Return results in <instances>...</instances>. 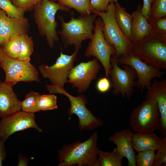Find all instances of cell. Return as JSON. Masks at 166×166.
Returning <instances> with one entry per match:
<instances>
[{"label": "cell", "mask_w": 166, "mask_h": 166, "mask_svg": "<svg viewBox=\"0 0 166 166\" xmlns=\"http://www.w3.org/2000/svg\"><path fill=\"white\" fill-rule=\"evenodd\" d=\"M119 65H128L135 71L137 75L136 86L141 92L150 86L153 79H162L164 71L143 61L132 51L118 57Z\"/></svg>", "instance_id": "obj_12"}, {"label": "cell", "mask_w": 166, "mask_h": 166, "mask_svg": "<svg viewBox=\"0 0 166 166\" xmlns=\"http://www.w3.org/2000/svg\"><path fill=\"white\" fill-rule=\"evenodd\" d=\"M142 7L141 4L139 3L136 9L131 14L132 26L130 41L133 44L140 42L152 32L151 24L142 14Z\"/></svg>", "instance_id": "obj_18"}, {"label": "cell", "mask_w": 166, "mask_h": 166, "mask_svg": "<svg viewBox=\"0 0 166 166\" xmlns=\"http://www.w3.org/2000/svg\"><path fill=\"white\" fill-rule=\"evenodd\" d=\"M118 57L116 54L112 56L110 59L112 68L109 74L113 88L112 93L123 98L129 99L132 96L134 88L136 86V73L130 66L122 65L120 68L118 63Z\"/></svg>", "instance_id": "obj_10"}, {"label": "cell", "mask_w": 166, "mask_h": 166, "mask_svg": "<svg viewBox=\"0 0 166 166\" xmlns=\"http://www.w3.org/2000/svg\"><path fill=\"white\" fill-rule=\"evenodd\" d=\"M30 26L25 17L10 18L0 9V44L2 46L13 36L27 34Z\"/></svg>", "instance_id": "obj_15"}, {"label": "cell", "mask_w": 166, "mask_h": 166, "mask_svg": "<svg viewBox=\"0 0 166 166\" xmlns=\"http://www.w3.org/2000/svg\"><path fill=\"white\" fill-rule=\"evenodd\" d=\"M40 110L46 111L57 109V96L54 94L41 95L38 102Z\"/></svg>", "instance_id": "obj_29"}, {"label": "cell", "mask_w": 166, "mask_h": 166, "mask_svg": "<svg viewBox=\"0 0 166 166\" xmlns=\"http://www.w3.org/2000/svg\"><path fill=\"white\" fill-rule=\"evenodd\" d=\"M153 0H143V3L141 9L142 14L148 19L149 18L151 8Z\"/></svg>", "instance_id": "obj_36"}, {"label": "cell", "mask_w": 166, "mask_h": 166, "mask_svg": "<svg viewBox=\"0 0 166 166\" xmlns=\"http://www.w3.org/2000/svg\"><path fill=\"white\" fill-rule=\"evenodd\" d=\"M2 53H3V52L2 50V49L1 48H0V60H1Z\"/></svg>", "instance_id": "obj_39"}, {"label": "cell", "mask_w": 166, "mask_h": 166, "mask_svg": "<svg viewBox=\"0 0 166 166\" xmlns=\"http://www.w3.org/2000/svg\"><path fill=\"white\" fill-rule=\"evenodd\" d=\"M144 101L131 112L129 124L135 132L153 133L159 130L160 115L157 104L150 86Z\"/></svg>", "instance_id": "obj_2"}, {"label": "cell", "mask_w": 166, "mask_h": 166, "mask_svg": "<svg viewBox=\"0 0 166 166\" xmlns=\"http://www.w3.org/2000/svg\"><path fill=\"white\" fill-rule=\"evenodd\" d=\"M115 5V16L117 22L120 29L129 40L132 26V16L117 2Z\"/></svg>", "instance_id": "obj_21"}, {"label": "cell", "mask_w": 166, "mask_h": 166, "mask_svg": "<svg viewBox=\"0 0 166 166\" xmlns=\"http://www.w3.org/2000/svg\"><path fill=\"white\" fill-rule=\"evenodd\" d=\"M41 95L38 92L34 91L30 92L25 96L24 99L21 101V110L34 114L40 111L38 102Z\"/></svg>", "instance_id": "obj_24"}, {"label": "cell", "mask_w": 166, "mask_h": 166, "mask_svg": "<svg viewBox=\"0 0 166 166\" xmlns=\"http://www.w3.org/2000/svg\"><path fill=\"white\" fill-rule=\"evenodd\" d=\"M94 24V32L85 55L86 57L93 56L97 58L104 67L105 76L109 77L112 68L110 59L112 56L116 54V50L104 37L102 32L104 23L102 19L96 18Z\"/></svg>", "instance_id": "obj_9"}, {"label": "cell", "mask_w": 166, "mask_h": 166, "mask_svg": "<svg viewBox=\"0 0 166 166\" xmlns=\"http://www.w3.org/2000/svg\"><path fill=\"white\" fill-rule=\"evenodd\" d=\"M20 35H16L9 39L2 45V52L12 58L18 59L20 49Z\"/></svg>", "instance_id": "obj_26"}, {"label": "cell", "mask_w": 166, "mask_h": 166, "mask_svg": "<svg viewBox=\"0 0 166 166\" xmlns=\"http://www.w3.org/2000/svg\"><path fill=\"white\" fill-rule=\"evenodd\" d=\"M96 88L99 92L104 93L108 92L112 87L111 80L105 76L99 78L96 84Z\"/></svg>", "instance_id": "obj_35"}, {"label": "cell", "mask_w": 166, "mask_h": 166, "mask_svg": "<svg viewBox=\"0 0 166 166\" xmlns=\"http://www.w3.org/2000/svg\"><path fill=\"white\" fill-rule=\"evenodd\" d=\"M0 9L10 18H20L24 17L25 12L15 6L10 0H0Z\"/></svg>", "instance_id": "obj_28"}, {"label": "cell", "mask_w": 166, "mask_h": 166, "mask_svg": "<svg viewBox=\"0 0 166 166\" xmlns=\"http://www.w3.org/2000/svg\"><path fill=\"white\" fill-rule=\"evenodd\" d=\"M161 139L154 132H136L132 136L133 148L138 152L148 150L155 151Z\"/></svg>", "instance_id": "obj_20"}, {"label": "cell", "mask_w": 166, "mask_h": 166, "mask_svg": "<svg viewBox=\"0 0 166 166\" xmlns=\"http://www.w3.org/2000/svg\"><path fill=\"white\" fill-rule=\"evenodd\" d=\"M70 20L65 22L62 16H58L61 30L58 31L62 42L66 48L68 45H74L81 48V43L87 39H91L93 36L95 23L97 15L93 13L81 15L75 18L73 12Z\"/></svg>", "instance_id": "obj_3"}, {"label": "cell", "mask_w": 166, "mask_h": 166, "mask_svg": "<svg viewBox=\"0 0 166 166\" xmlns=\"http://www.w3.org/2000/svg\"><path fill=\"white\" fill-rule=\"evenodd\" d=\"M80 48L75 47L73 53L71 55L63 53L61 51L55 63L49 66L42 64L38 69L42 76L49 79L51 85L64 87L67 83L68 76L74 63L77 60V56Z\"/></svg>", "instance_id": "obj_11"}, {"label": "cell", "mask_w": 166, "mask_h": 166, "mask_svg": "<svg viewBox=\"0 0 166 166\" xmlns=\"http://www.w3.org/2000/svg\"><path fill=\"white\" fill-rule=\"evenodd\" d=\"M34 52V44L32 38L27 34L20 37V49L18 59L30 61V57Z\"/></svg>", "instance_id": "obj_25"}, {"label": "cell", "mask_w": 166, "mask_h": 166, "mask_svg": "<svg viewBox=\"0 0 166 166\" xmlns=\"http://www.w3.org/2000/svg\"><path fill=\"white\" fill-rule=\"evenodd\" d=\"M115 5L110 3L105 12L94 10L93 13L99 16L102 20L104 26L102 32L106 41L113 45L118 57L126 55L132 51L133 44L127 38L119 26L115 16Z\"/></svg>", "instance_id": "obj_5"}, {"label": "cell", "mask_w": 166, "mask_h": 166, "mask_svg": "<svg viewBox=\"0 0 166 166\" xmlns=\"http://www.w3.org/2000/svg\"><path fill=\"white\" fill-rule=\"evenodd\" d=\"M98 135L94 132L87 140L65 145L58 151V166H95L98 158Z\"/></svg>", "instance_id": "obj_1"}, {"label": "cell", "mask_w": 166, "mask_h": 166, "mask_svg": "<svg viewBox=\"0 0 166 166\" xmlns=\"http://www.w3.org/2000/svg\"><path fill=\"white\" fill-rule=\"evenodd\" d=\"M101 68L96 58L87 62H81L72 69L67 82L77 88L79 93H82L87 90L92 81L96 79Z\"/></svg>", "instance_id": "obj_14"}, {"label": "cell", "mask_w": 166, "mask_h": 166, "mask_svg": "<svg viewBox=\"0 0 166 166\" xmlns=\"http://www.w3.org/2000/svg\"><path fill=\"white\" fill-rule=\"evenodd\" d=\"M155 151L148 150L138 152L136 156L137 166H153L155 160Z\"/></svg>", "instance_id": "obj_30"}, {"label": "cell", "mask_w": 166, "mask_h": 166, "mask_svg": "<svg viewBox=\"0 0 166 166\" xmlns=\"http://www.w3.org/2000/svg\"><path fill=\"white\" fill-rule=\"evenodd\" d=\"M57 0H53L54 1H57Z\"/></svg>", "instance_id": "obj_40"}, {"label": "cell", "mask_w": 166, "mask_h": 166, "mask_svg": "<svg viewBox=\"0 0 166 166\" xmlns=\"http://www.w3.org/2000/svg\"><path fill=\"white\" fill-rule=\"evenodd\" d=\"M132 51L143 61L160 70L166 69V39L152 33L133 44Z\"/></svg>", "instance_id": "obj_7"}, {"label": "cell", "mask_w": 166, "mask_h": 166, "mask_svg": "<svg viewBox=\"0 0 166 166\" xmlns=\"http://www.w3.org/2000/svg\"><path fill=\"white\" fill-rule=\"evenodd\" d=\"M5 142L0 138V166L2 165V162L5 159L6 156V152L4 144Z\"/></svg>", "instance_id": "obj_37"}, {"label": "cell", "mask_w": 166, "mask_h": 166, "mask_svg": "<svg viewBox=\"0 0 166 166\" xmlns=\"http://www.w3.org/2000/svg\"><path fill=\"white\" fill-rule=\"evenodd\" d=\"M59 10L69 12L70 9L52 0H42L34 9V18L39 33L45 38L48 45L51 48L59 40L55 19V15Z\"/></svg>", "instance_id": "obj_4"}, {"label": "cell", "mask_w": 166, "mask_h": 166, "mask_svg": "<svg viewBox=\"0 0 166 166\" xmlns=\"http://www.w3.org/2000/svg\"><path fill=\"white\" fill-rule=\"evenodd\" d=\"M0 67L5 73L4 83L11 87L20 81H39L38 70L30 61L12 58L3 52L0 61Z\"/></svg>", "instance_id": "obj_8"}, {"label": "cell", "mask_w": 166, "mask_h": 166, "mask_svg": "<svg viewBox=\"0 0 166 166\" xmlns=\"http://www.w3.org/2000/svg\"><path fill=\"white\" fill-rule=\"evenodd\" d=\"M156 150L153 166L166 165V136L161 139Z\"/></svg>", "instance_id": "obj_31"}, {"label": "cell", "mask_w": 166, "mask_h": 166, "mask_svg": "<svg viewBox=\"0 0 166 166\" xmlns=\"http://www.w3.org/2000/svg\"><path fill=\"white\" fill-rule=\"evenodd\" d=\"M154 95L160 115V134L166 136V80L158 81L154 79L149 86Z\"/></svg>", "instance_id": "obj_19"}, {"label": "cell", "mask_w": 166, "mask_h": 166, "mask_svg": "<svg viewBox=\"0 0 166 166\" xmlns=\"http://www.w3.org/2000/svg\"><path fill=\"white\" fill-rule=\"evenodd\" d=\"M151 24L152 32L166 39V17L152 21Z\"/></svg>", "instance_id": "obj_33"}, {"label": "cell", "mask_w": 166, "mask_h": 166, "mask_svg": "<svg viewBox=\"0 0 166 166\" xmlns=\"http://www.w3.org/2000/svg\"><path fill=\"white\" fill-rule=\"evenodd\" d=\"M12 88L0 81V117L2 118L21 110V101Z\"/></svg>", "instance_id": "obj_17"}, {"label": "cell", "mask_w": 166, "mask_h": 166, "mask_svg": "<svg viewBox=\"0 0 166 166\" xmlns=\"http://www.w3.org/2000/svg\"><path fill=\"white\" fill-rule=\"evenodd\" d=\"M124 158L117 148L110 152H104L99 149L95 166H122Z\"/></svg>", "instance_id": "obj_22"}, {"label": "cell", "mask_w": 166, "mask_h": 166, "mask_svg": "<svg viewBox=\"0 0 166 166\" xmlns=\"http://www.w3.org/2000/svg\"><path fill=\"white\" fill-rule=\"evenodd\" d=\"M61 5L73 8L81 15L89 14L93 13L90 0H57Z\"/></svg>", "instance_id": "obj_23"}, {"label": "cell", "mask_w": 166, "mask_h": 166, "mask_svg": "<svg viewBox=\"0 0 166 166\" xmlns=\"http://www.w3.org/2000/svg\"><path fill=\"white\" fill-rule=\"evenodd\" d=\"M46 87L50 93H59L65 96L68 99L70 106L67 111L69 118L73 114L78 117V127L80 132L85 130H92L103 125L101 118L94 116L86 106L88 101L84 95L75 97L68 93L64 87L59 86L46 85Z\"/></svg>", "instance_id": "obj_6"}, {"label": "cell", "mask_w": 166, "mask_h": 166, "mask_svg": "<svg viewBox=\"0 0 166 166\" xmlns=\"http://www.w3.org/2000/svg\"><path fill=\"white\" fill-rule=\"evenodd\" d=\"M91 6L95 10L99 12H105L108 5L111 2L115 3L118 0H90Z\"/></svg>", "instance_id": "obj_34"}, {"label": "cell", "mask_w": 166, "mask_h": 166, "mask_svg": "<svg viewBox=\"0 0 166 166\" xmlns=\"http://www.w3.org/2000/svg\"><path fill=\"white\" fill-rule=\"evenodd\" d=\"M30 128L39 132L42 131L35 121L34 114L21 110L2 118L0 121V138L5 142L15 132Z\"/></svg>", "instance_id": "obj_13"}, {"label": "cell", "mask_w": 166, "mask_h": 166, "mask_svg": "<svg viewBox=\"0 0 166 166\" xmlns=\"http://www.w3.org/2000/svg\"><path fill=\"white\" fill-rule=\"evenodd\" d=\"M133 134L130 129L126 128L115 132L108 138L116 145L124 157L126 158L128 166H136V155L132 144Z\"/></svg>", "instance_id": "obj_16"}, {"label": "cell", "mask_w": 166, "mask_h": 166, "mask_svg": "<svg viewBox=\"0 0 166 166\" xmlns=\"http://www.w3.org/2000/svg\"><path fill=\"white\" fill-rule=\"evenodd\" d=\"M29 159L21 154H19L18 157V166H26L29 164Z\"/></svg>", "instance_id": "obj_38"}, {"label": "cell", "mask_w": 166, "mask_h": 166, "mask_svg": "<svg viewBox=\"0 0 166 166\" xmlns=\"http://www.w3.org/2000/svg\"><path fill=\"white\" fill-rule=\"evenodd\" d=\"M16 7L25 12L34 10L42 0H10Z\"/></svg>", "instance_id": "obj_32"}, {"label": "cell", "mask_w": 166, "mask_h": 166, "mask_svg": "<svg viewBox=\"0 0 166 166\" xmlns=\"http://www.w3.org/2000/svg\"><path fill=\"white\" fill-rule=\"evenodd\" d=\"M166 17V0H153L148 21L149 22Z\"/></svg>", "instance_id": "obj_27"}]
</instances>
